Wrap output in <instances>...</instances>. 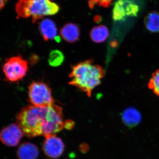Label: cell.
<instances>
[{
  "mask_svg": "<svg viewBox=\"0 0 159 159\" xmlns=\"http://www.w3.org/2000/svg\"><path fill=\"white\" fill-rule=\"evenodd\" d=\"M16 119L17 125L29 138L55 135L62 130L64 125L62 109L54 104L26 107L17 114Z\"/></svg>",
  "mask_w": 159,
  "mask_h": 159,
  "instance_id": "1",
  "label": "cell"
},
{
  "mask_svg": "<svg viewBox=\"0 0 159 159\" xmlns=\"http://www.w3.org/2000/svg\"><path fill=\"white\" fill-rule=\"evenodd\" d=\"M105 74L102 66L94 64L92 60H87L72 68L69 75V84L78 88L90 97L92 91L100 84Z\"/></svg>",
  "mask_w": 159,
  "mask_h": 159,
  "instance_id": "2",
  "label": "cell"
},
{
  "mask_svg": "<svg viewBox=\"0 0 159 159\" xmlns=\"http://www.w3.org/2000/svg\"><path fill=\"white\" fill-rule=\"evenodd\" d=\"M59 6L51 0H19L16 11L22 18H32L33 22L44 16L57 13Z\"/></svg>",
  "mask_w": 159,
  "mask_h": 159,
  "instance_id": "3",
  "label": "cell"
},
{
  "mask_svg": "<svg viewBox=\"0 0 159 159\" xmlns=\"http://www.w3.org/2000/svg\"><path fill=\"white\" fill-rule=\"evenodd\" d=\"M28 94L32 105L40 107L54 104L51 89L44 83L33 81L29 86Z\"/></svg>",
  "mask_w": 159,
  "mask_h": 159,
  "instance_id": "4",
  "label": "cell"
},
{
  "mask_svg": "<svg viewBox=\"0 0 159 159\" xmlns=\"http://www.w3.org/2000/svg\"><path fill=\"white\" fill-rule=\"evenodd\" d=\"M28 62L21 56L8 58L3 66V71L7 80L16 82L23 79L28 70Z\"/></svg>",
  "mask_w": 159,
  "mask_h": 159,
  "instance_id": "5",
  "label": "cell"
},
{
  "mask_svg": "<svg viewBox=\"0 0 159 159\" xmlns=\"http://www.w3.org/2000/svg\"><path fill=\"white\" fill-rule=\"evenodd\" d=\"M140 9L138 0H117L113 9V19L120 21L128 17L137 16Z\"/></svg>",
  "mask_w": 159,
  "mask_h": 159,
  "instance_id": "6",
  "label": "cell"
},
{
  "mask_svg": "<svg viewBox=\"0 0 159 159\" xmlns=\"http://www.w3.org/2000/svg\"><path fill=\"white\" fill-rule=\"evenodd\" d=\"M45 138L43 144L44 152L52 158H58L64 150L65 145L62 140L56 135H51Z\"/></svg>",
  "mask_w": 159,
  "mask_h": 159,
  "instance_id": "7",
  "label": "cell"
},
{
  "mask_svg": "<svg viewBox=\"0 0 159 159\" xmlns=\"http://www.w3.org/2000/svg\"><path fill=\"white\" fill-rule=\"evenodd\" d=\"M24 133L19 125L10 124L2 130L0 134L1 141L8 146H15L19 143Z\"/></svg>",
  "mask_w": 159,
  "mask_h": 159,
  "instance_id": "8",
  "label": "cell"
},
{
  "mask_svg": "<svg viewBox=\"0 0 159 159\" xmlns=\"http://www.w3.org/2000/svg\"><path fill=\"white\" fill-rule=\"evenodd\" d=\"M39 29L45 40L48 41L57 39V27L56 24L52 20L49 19L43 20L39 23Z\"/></svg>",
  "mask_w": 159,
  "mask_h": 159,
  "instance_id": "9",
  "label": "cell"
},
{
  "mask_svg": "<svg viewBox=\"0 0 159 159\" xmlns=\"http://www.w3.org/2000/svg\"><path fill=\"white\" fill-rule=\"evenodd\" d=\"M122 119L123 123L129 127H134L140 123L142 116L136 109L129 107L123 111Z\"/></svg>",
  "mask_w": 159,
  "mask_h": 159,
  "instance_id": "10",
  "label": "cell"
},
{
  "mask_svg": "<svg viewBox=\"0 0 159 159\" xmlns=\"http://www.w3.org/2000/svg\"><path fill=\"white\" fill-rule=\"evenodd\" d=\"M39 151L36 145L29 142L21 144L18 148L17 156L19 159H36Z\"/></svg>",
  "mask_w": 159,
  "mask_h": 159,
  "instance_id": "11",
  "label": "cell"
},
{
  "mask_svg": "<svg viewBox=\"0 0 159 159\" xmlns=\"http://www.w3.org/2000/svg\"><path fill=\"white\" fill-rule=\"evenodd\" d=\"M60 34L66 41L73 43L79 39L80 31L77 25L73 23H68L61 29Z\"/></svg>",
  "mask_w": 159,
  "mask_h": 159,
  "instance_id": "12",
  "label": "cell"
},
{
  "mask_svg": "<svg viewBox=\"0 0 159 159\" xmlns=\"http://www.w3.org/2000/svg\"><path fill=\"white\" fill-rule=\"evenodd\" d=\"M90 36L94 42L103 43L109 36V31L106 26L103 25L96 26L91 30Z\"/></svg>",
  "mask_w": 159,
  "mask_h": 159,
  "instance_id": "13",
  "label": "cell"
},
{
  "mask_svg": "<svg viewBox=\"0 0 159 159\" xmlns=\"http://www.w3.org/2000/svg\"><path fill=\"white\" fill-rule=\"evenodd\" d=\"M145 28L150 32H159V12L151 11L146 16L144 19Z\"/></svg>",
  "mask_w": 159,
  "mask_h": 159,
  "instance_id": "14",
  "label": "cell"
},
{
  "mask_svg": "<svg viewBox=\"0 0 159 159\" xmlns=\"http://www.w3.org/2000/svg\"><path fill=\"white\" fill-rule=\"evenodd\" d=\"M64 56L61 51L55 50L51 51L48 58L49 64L51 66L57 67L63 62Z\"/></svg>",
  "mask_w": 159,
  "mask_h": 159,
  "instance_id": "15",
  "label": "cell"
},
{
  "mask_svg": "<svg viewBox=\"0 0 159 159\" xmlns=\"http://www.w3.org/2000/svg\"><path fill=\"white\" fill-rule=\"evenodd\" d=\"M148 87L154 93L159 97V69L152 75V77L148 82Z\"/></svg>",
  "mask_w": 159,
  "mask_h": 159,
  "instance_id": "16",
  "label": "cell"
},
{
  "mask_svg": "<svg viewBox=\"0 0 159 159\" xmlns=\"http://www.w3.org/2000/svg\"><path fill=\"white\" fill-rule=\"evenodd\" d=\"M113 1V0H89V5L91 9L93 8L96 5L107 7Z\"/></svg>",
  "mask_w": 159,
  "mask_h": 159,
  "instance_id": "17",
  "label": "cell"
},
{
  "mask_svg": "<svg viewBox=\"0 0 159 159\" xmlns=\"http://www.w3.org/2000/svg\"><path fill=\"white\" fill-rule=\"evenodd\" d=\"M74 123L73 121L70 120H66L65 122H64V127L66 129H72L73 127H74Z\"/></svg>",
  "mask_w": 159,
  "mask_h": 159,
  "instance_id": "18",
  "label": "cell"
},
{
  "mask_svg": "<svg viewBox=\"0 0 159 159\" xmlns=\"http://www.w3.org/2000/svg\"><path fill=\"white\" fill-rule=\"evenodd\" d=\"M80 149L81 152H87L89 149V145L86 144H82L80 148Z\"/></svg>",
  "mask_w": 159,
  "mask_h": 159,
  "instance_id": "19",
  "label": "cell"
},
{
  "mask_svg": "<svg viewBox=\"0 0 159 159\" xmlns=\"http://www.w3.org/2000/svg\"><path fill=\"white\" fill-rule=\"evenodd\" d=\"M7 0H1V2H0V4H1V5H0V8H1V9L4 8V6H5L6 3H7Z\"/></svg>",
  "mask_w": 159,
  "mask_h": 159,
  "instance_id": "20",
  "label": "cell"
}]
</instances>
